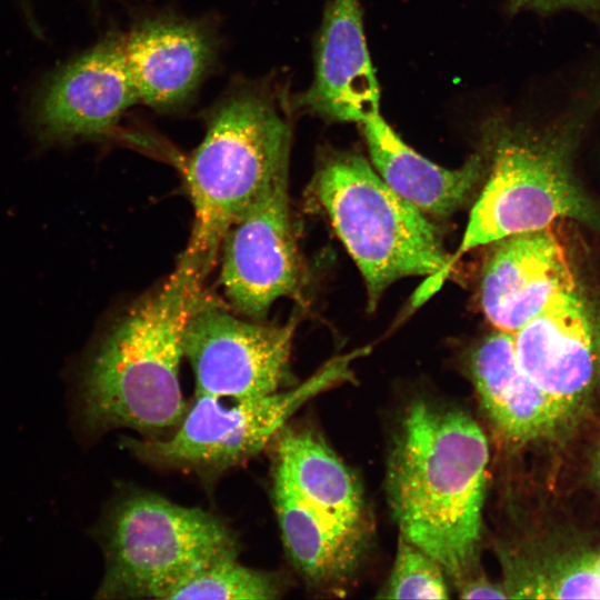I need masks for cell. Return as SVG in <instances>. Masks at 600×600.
Listing matches in <instances>:
<instances>
[{"label":"cell","mask_w":600,"mask_h":600,"mask_svg":"<svg viewBox=\"0 0 600 600\" xmlns=\"http://www.w3.org/2000/svg\"><path fill=\"white\" fill-rule=\"evenodd\" d=\"M489 447L468 414L418 401L407 410L388 460V501L403 538L459 583L481 540Z\"/></svg>","instance_id":"6da1fadb"},{"label":"cell","mask_w":600,"mask_h":600,"mask_svg":"<svg viewBox=\"0 0 600 600\" xmlns=\"http://www.w3.org/2000/svg\"><path fill=\"white\" fill-rule=\"evenodd\" d=\"M594 469H596L597 480H598V482L600 484V444H599V448H598V451H597V454H596Z\"/></svg>","instance_id":"d4e9b609"},{"label":"cell","mask_w":600,"mask_h":600,"mask_svg":"<svg viewBox=\"0 0 600 600\" xmlns=\"http://www.w3.org/2000/svg\"><path fill=\"white\" fill-rule=\"evenodd\" d=\"M284 590L281 576L246 567L238 558H231L181 579L163 593L161 600H267L282 597Z\"/></svg>","instance_id":"d6986e66"},{"label":"cell","mask_w":600,"mask_h":600,"mask_svg":"<svg viewBox=\"0 0 600 600\" xmlns=\"http://www.w3.org/2000/svg\"><path fill=\"white\" fill-rule=\"evenodd\" d=\"M508 598L600 599V576L588 557L512 564Z\"/></svg>","instance_id":"ffe728a7"},{"label":"cell","mask_w":600,"mask_h":600,"mask_svg":"<svg viewBox=\"0 0 600 600\" xmlns=\"http://www.w3.org/2000/svg\"><path fill=\"white\" fill-rule=\"evenodd\" d=\"M587 557L592 569L600 576V553Z\"/></svg>","instance_id":"cb8c5ba5"},{"label":"cell","mask_w":600,"mask_h":600,"mask_svg":"<svg viewBox=\"0 0 600 600\" xmlns=\"http://www.w3.org/2000/svg\"><path fill=\"white\" fill-rule=\"evenodd\" d=\"M312 191L364 279L370 310L399 279L428 277L417 303L450 272L451 256L426 213L394 192L360 154H326Z\"/></svg>","instance_id":"277c9868"},{"label":"cell","mask_w":600,"mask_h":600,"mask_svg":"<svg viewBox=\"0 0 600 600\" xmlns=\"http://www.w3.org/2000/svg\"><path fill=\"white\" fill-rule=\"evenodd\" d=\"M486 130L488 180L450 258V270L469 250L550 228L561 218L599 221L569 171L567 137L561 131L510 124L498 117L489 120Z\"/></svg>","instance_id":"8992f818"},{"label":"cell","mask_w":600,"mask_h":600,"mask_svg":"<svg viewBox=\"0 0 600 600\" xmlns=\"http://www.w3.org/2000/svg\"><path fill=\"white\" fill-rule=\"evenodd\" d=\"M298 324L240 319L212 300L201 298L183 336V354L196 380V393L247 400L290 388V356Z\"/></svg>","instance_id":"ba28073f"},{"label":"cell","mask_w":600,"mask_h":600,"mask_svg":"<svg viewBox=\"0 0 600 600\" xmlns=\"http://www.w3.org/2000/svg\"><path fill=\"white\" fill-rule=\"evenodd\" d=\"M271 444L273 462L304 502L342 528L367 537L360 486L318 431L288 422Z\"/></svg>","instance_id":"ac0fdd59"},{"label":"cell","mask_w":600,"mask_h":600,"mask_svg":"<svg viewBox=\"0 0 600 600\" xmlns=\"http://www.w3.org/2000/svg\"><path fill=\"white\" fill-rule=\"evenodd\" d=\"M202 283L178 262L109 328L80 376L79 416L87 431L128 428L161 439L178 428L189 406L179 381L183 336Z\"/></svg>","instance_id":"7a4b0ae2"},{"label":"cell","mask_w":600,"mask_h":600,"mask_svg":"<svg viewBox=\"0 0 600 600\" xmlns=\"http://www.w3.org/2000/svg\"><path fill=\"white\" fill-rule=\"evenodd\" d=\"M443 568L420 547L400 536L393 568L380 598L447 599Z\"/></svg>","instance_id":"44dd1931"},{"label":"cell","mask_w":600,"mask_h":600,"mask_svg":"<svg viewBox=\"0 0 600 600\" xmlns=\"http://www.w3.org/2000/svg\"><path fill=\"white\" fill-rule=\"evenodd\" d=\"M350 356L330 360L302 384L256 399L194 394L178 426L161 439H122L143 462L167 469L218 474L248 461L271 444L306 402L350 378Z\"/></svg>","instance_id":"52a82bcc"},{"label":"cell","mask_w":600,"mask_h":600,"mask_svg":"<svg viewBox=\"0 0 600 600\" xmlns=\"http://www.w3.org/2000/svg\"><path fill=\"white\" fill-rule=\"evenodd\" d=\"M480 302L496 330L517 332L560 293L577 289L566 250L550 228L493 242Z\"/></svg>","instance_id":"4fadbf2b"},{"label":"cell","mask_w":600,"mask_h":600,"mask_svg":"<svg viewBox=\"0 0 600 600\" xmlns=\"http://www.w3.org/2000/svg\"><path fill=\"white\" fill-rule=\"evenodd\" d=\"M288 198V170L273 178L226 232L220 281L232 306L262 320L282 297L298 298L302 266Z\"/></svg>","instance_id":"9c48e42d"},{"label":"cell","mask_w":600,"mask_h":600,"mask_svg":"<svg viewBox=\"0 0 600 600\" xmlns=\"http://www.w3.org/2000/svg\"><path fill=\"white\" fill-rule=\"evenodd\" d=\"M470 371L490 420L508 440L532 441L562 422L547 396L521 369L513 333L496 330L486 337L470 357Z\"/></svg>","instance_id":"2e32d148"},{"label":"cell","mask_w":600,"mask_h":600,"mask_svg":"<svg viewBox=\"0 0 600 600\" xmlns=\"http://www.w3.org/2000/svg\"><path fill=\"white\" fill-rule=\"evenodd\" d=\"M289 97L267 82L238 83L209 110L203 140L184 164L194 218L179 258L203 280L230 226L289 169Z\"/></svg>","instance_id":"3957f363"},{"label":"cell","mask_w":600,"mask_h":600,"mask_svg":"<svg viewBox=\"0 0 600 600\" xmlns=\"http://www.w3.org/2000/svg\"><path fill=\"white\" fill-rule=\"evenodd\" d=\"M360 124L377 173L423 213H453L469 200L483 177L484 150L469 157L460 168L447 169L408 146L380 112Z\"/></svg>","instance_id":"9a60e30c"},{"label":"cell","mask_w":600,"mask_h":600,"mask_svg":"<svg viewBox=\"0 0 600 600\" xmlns=\"http://www.w3.org/2000/svg\"><path fill=\"white\" fill-rule=\"evenodd\" d=\"M99 537V599H161L181 579L239 553L232 530L212 513L142 491L111 504Z\"/></svg>","instance_id":"5b68a950"},{"label":"cell","mask_w":600,"mask_h":600,"mask_svg":"<svg viewBox=\"0 0 600 600\" xmlns=\"http://www.w3.org/2000/svg\"><path fill=\"white\" fill-rule=\"evenodd\" d=\"M124 62L138 102L159 111L186 104L214 58L202 22L174 16L150 18L121 36Z\"/></svg>","instance_id":"5bb4252c"},{"label":"cell","mask_w":600,"mask_h":600,"mask_svg":"<svg viewBox=\"0 0 600 600\" xmlns=\"http://www.w3.org/2000/svg\"><path fill=\"white\" fill-rule=\"evenodd\" d=\"M509 7L512 12L574 10L586 14L600 16V0H510Z\"/></svg>","instance_id":"7402d4cb"},{"label":"cell","mask_w":600,"mask_h":600,"mask_svg":"<svg viewBox=\"0 0 600 600\" xmlns=\"http://www.w3.org/2000/svg\"><path fill=\"white\" fill-rule=\"evenodd\" d=\"M513 340L521 369L561 421L577 413L593 389L599 363L596 330L578 290L558 294Z\"/></svg>","instance_id":"8fae6325"},{"label":"cell","mask_w":600,"mask_h":600,"mask_svg":"<svg viewBox=\"0 0 600 600\" xmlns=\"http://www.w3.org/2000/svg\"><path fill=\"white\" fill-rule=\"evenodd\" d=\"M460 597L463 599H504V587L490 582L482 576L470 577L460 583Z\"/></svg>","instance_id":"603a6c76"},{"label":"cell","mask_w":600,"mask_h":600,"mask_svg":"<svg viewBox=\"0 0 600 600\" xmlns=\"http://www.w3.org/2000/svg\"><path fill=\"white\" fill-rule=\"evenodd\" d=\"M271 493L283 546L296 569L312 587L338 590L356 570L366 538L312 509L276 462Z\"/></svg>","instance_id":"e0dca14e"},{"label":"cell","mask_w":600,"mask_h":600,"mask_svg":"<svg viewBox=\"0 0 600 600\" xmlns=\"http://www.w3.org/2000/svg\"><path fill=\"white\" fill-rule=\"evenodd\" d=\"M137 102L116 34L47 78L33 99L31 123L43 142L90 139L107 134Z\"/></svg>","instance_id":"30bf717a"},{"label":"cell","mask_w":600,"mask_h":600,"mask_svg":"<svg viewBox=\"0 0 600 600\" xmlns=\"http://www.w3.org/2000/svg\"><path fill=\"white\" fill-rule=\"evenodd\" d=\"M379 104L360 1L331 0L316 38L313 80L307 90L289 97L290 110L361 123L379 113Z\"/></svg>","instance_id":"7c38bea8"}]
</instances>
